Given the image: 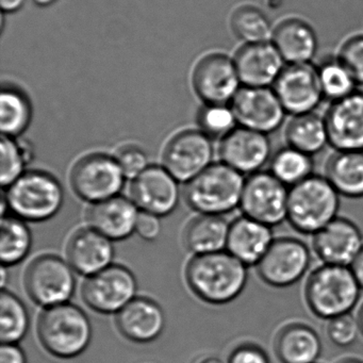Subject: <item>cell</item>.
<instances>
[{
  "label": "cell",
  "instance_id": "obj_1",
  "mask_svg": "<svg viewBox=\"0 0 363 363\" xmlns=\"http://www.w3.org/2000/svg\"><path fill=\"white\" fill-rule=\"evenodd\" d=\"M247 267L227 250L197 255L186 265V284L201 301L224 305L243 292L248 281Z\"/></svg>",
  "mask_w": 363,
  "mask_h": 363
},
{
  "label": "cell",
  "instance_id": "obj_2",
  "mask_svg": "<svg viewBox=\"0 0 363 363\" xmlns=\"http://www.w3.org/2000/svg\"><path fill=\"white\" fill-rule=\"evenodd\" d=\"M361 291L362 288L350 267L322 263L308 276L303 294L313 315L330 320L352 313Z\"/></svg>",
  "mask_w": 363,
  "mask_h": 363
},
{
  "label": "cell",
  "instance_id": "obj_3",
  "mask_svg": "<svg viewBox=\"0 0 363 363\" xmlns=\"http://www.w3.org/2000/svg\"><path fill=\"white\" fill-rule=\"evenodd\" d=\"M38 337L52 356L72 359L82 354L92 340V325L86 312L71 303L45 308L38 318Z\"/></svg>",
  "mask_w": 363,
  "mask_h": 363
},
{
  "label": "cell",
  "instance_id": "obj_4",
  "mask_svg": "<svg viewBox=\"0 0 363 363\" xmlns=\"http://www.w3.org/2000/svg\"><path fill=\"white\" fill-rule=\"evenodd\" d=\"M340 194L325 176H310L289 188L286 220L303 235H315L337 218Z\"/></svg>",
  "mask_w": 363,
  "mask_h": 363
},
{
  "label": "cell",
  "instance_id": "obj_5",
  "mask_svg": "<svg viewBox=\"0 0 363 363\" xmlns=\"http://www.w3.org/2000/svg\"><path fill=\"white\" fill-rule=\"evenodd\" d=\"M245 178L225 163H212L186 182L184 197L194 211L220 216L240 207Z\"/></svg>",
  "mask_w": 363,
  "mask_h": 363
},
{
  "label": "cell",
  "instance_id": "obj_6",
  "mask_svg": "<svg viewBox=\"0 0 363 363\" xmlns=\"http://www.w3.org/2000/svg\"><path fill=\"white\" fill-rule=\"evenodd\" d=\"M9 210L26 222L54 218L65 201V191L56 177L42 171L26 172L4 193Z\"/></svg>",
  "mask_w": 363,
  "mask_h": 363
},
{
  "label": "cell",
  "instance_id": "obj_7",
  "mask_svg": "<svg viewBox=\"0 0 363 363\" xmlns=\"http://www.w3.org/2000/svg\"><path fill=\"white\" fill-rule=\"evenodd\" d=\"M25 286L29 297L44 309L62 305L75 293V271L60 257L44 255L29 265Z\"/></svg>",
  "mask_w": 363,
  "mask_h": 363
},
{
  "label": "cell",
  "instance_id": "obj_8",
  "mask_svg": "<svg viewBox=\"0 0 363 363\" xmlns=\"http://www.w3.org/2000/svg\"><path fill=\"white\" fill-rule=\"evenodd\" d=\"M311 261V250L305 242L292 237L276 238L256 265L257 274L272 288H289L303 278Z\"/></svg>",
  "mask_w": 363,
  "mask_h": 363
},
{
  "label": "cell",
  "instance_id": "obj_9",
  "mask_svg": "<svg viewBox=\"0 0 363 363\" xmlns=\"http://www.w3.org/2000/svg\"><path fill=\"white\" fill-rule=\"evenodd\" d=\"M289 188L269 171L252 174L245 179L240 209L244 216L277 226L286 220Z\"/></svg>",
  "mask_w": 363,
  "mask_h": 363
},
{
  "label": "cell",
  "instance_id": "obj_10",
  "mask_svg": "<svg viewBox=\"0 0 363 363\" xmlns=\"http://www.w3.org/2000/svg\"><path fill=\"white\" fill-rule=\"evenodd\" d=\"M125 179L116 159L104 154L84 157L71 174L74 192L92 205L120 195Z\"/></svg>",
  "mask_w": 363,
  "mask_h": 363
},
{
  "label": "cell",
  "instance_id": "obj_11",
  "mask_svg": "<svg viewBox=\"0 0 363 363\" xmlns=\"http://www.w3.org/2000/svg\"><path fill=\"white\" fill-rule=\"evenodd\" d=\"M137 278L123 265L112 264L90 276L82 286L84 303L94 311L103 314H118L135 298Z\"/></svg>",
  "mask_w": 363,
  "mask_h": 363
},
{
  "label": "cell",
  "instance_id": "obj_12",
  "mask_svg": "<svg viewBox=\"0 0 363 363\" xmlns=\"http://www.w3.org/2000/svg\"><path fill=\"white\" fill-rule=\"evenodd\" d=\"M230 107L239 126L267 135L282 126L286 116L273 88L242 86Z\"/></svg>",
  "mask_w": 363,
  "mask_h": 363
},
{
  "label": "cell",
  "instance_id": "obj_13",
  "mask_svg": "<svg viewBox=\"0 0 363 363\" xmlns=\"http://www.w3.org/2000/svg\"><path fill=\"white\" fill-rule=\"evenodd\" d=\"M272 88L291 116L315 112L324 101L318 69L312 63L286 65Z\"/></svg>",
  "mask_w": 363,
  "mask_h": 363
},
{
  "label": "cell",
  "instance_id": "obj_14",
  "mask_svg": "<svg viewBox=\"0 0 363 363\" xmlns=\"http://www.w3.org/2000/svg\"><path fill=\"white\" fill-rule=\"evenodd\" d=\"M211 138L203 131L178 133L167 144L163 154L165 169L179 182H189L212 164Z\"/></svg>",
  "mask_w": 363,
  "mask_h": 363
},
{
  "label": "cell",
  "instance_id": "obj_15",
  "mask_svg": "<svg viewBox=\"0 0 363 363\" xmlns=\"http://www.w3.org/2000/svg\"><path fill=\"white\" fill-rule=\"evenodd\" d=\"M235 61L225 55H209L199 61L193 73L195 92L208 105H226L241 86Z\"/></svg>",
  "mask_w": 363,
  "mask_h": 363
},
{
  "label": "cell",
  "instance_id": "obj_16",
  "mask_svg": "<svg viewBox=\"0 0 363 363\" xmlns=\"http://www.w3.org/2000/svg\"><path fill=\"white\" fill-rule=\"evenodd\" d=\"M178 180L164 167H148L133 180L130 196L140 211L167 216L175 211L180 199Z\"/></svg>",
  "mask_w": 363,
  "mask_h": 363
},
{
  "label": "cell",
  "instance_id": "obj_17",
  "mask_svg": "<svg viewBox=\"0 0 363 363\" xmlns=\"http://www.w3.org/2000/svg\"><path fill=\"white\" fill-rule=\"evenodd\" d=\"M363 247V235L352 220L337 216L312 235V250L323 264L350 267Z\"/></svg>",
  "mask_w": 363,
  "mask_h": 363
},
{
  "label": "cell",
  "instance_id": "obj_18",
  "mask_svg": "<svg viewBox=\"0 0 363 363\" xmlns=\"http://www.w3.org/2000/svg\"><path fill=\"white\" fill-rule=\"evenodd\" d=\"M272 156L269 135L252 129L237 127L220 141V160L243 175L262 171Z\"/></svg>",
  "mask_w": 363,
  "mask_h": 363
},
{
  "label": "cell",
  "instance_id": "obj_19",
  "mask_svg": "<svg viewBox=\"0 0 363 363\" xmlns=\"http://www.w3.org/2000/svg\"><path fill=\"white\" fill-rule=\"evenodd\" d=\"M324 118L335 152H363V92L331 104Z\"/></svg>",
  "mask_w": 363,
  "mask_h": 363
},
{
  "label": "cell",
  "instance_id": "obj_20",
  "mask_svg": "<svg viewBox=\"0 0 363 363\" xmlns=\"http://www.w3.org/2000/svg\"><path fill=\"white\" fill-rule=\"evenodd\" d=\"M233 61L243 86L255 88H272L286 65L271 41L244 44Z\"/></svg>",
  "mask_w": 363,
  "mask_h": 363
},
{
  "label": "cell",
  "instance_id": "obj_21",
  "mask_svg": "<svg viewBox=\"0 0 363 363\" xmlns=\"http://www.w3.org/2000/svg\"><path fill=\"white\" fill-rule=\"evenodd\" d=\"M67 252V262L74 271L88 277L113 264V241L91 227L71 238Z\"/></svg>",
  "mask_w": 363,
  "mask_h": 363
},
{
  "label": "cell",
  "instance_id": "obj_22",
  "mask_svg": "<svg viewBox=\"0 0 363 363\" xmlns=\"http://www.w3.org/2000/svg\"><path fill=\"white\" fill-rule=\"evenodd\" d=\"M140 212L133 199L118 195L93 203L88 212L89 226L112 241H121L135 233Z\"/></svg>",
  "mask_w": 363,
  "mask_h": 363
},
{
  "label": "cell",
  "instance_id": "obj_23",
  "mask_svg": "<svg viewBox=\"0 0 363 363\" xmlns=\"http://www.w3.org/2000/svg\"><path fill=\"white\" fill-rule=\"evenodd\" d=\"M116 326L129 341L150 343L164 330V312L156 301L135 297L116 314Z\"/></svg>",
  "mask_w": 363,
  "mask_h": 363
},
{
  "label": "cell",
  "instance_id": "obj_24",
  "mask_svg": "<svg viewBox=\"0 0 363 363\" xmlns=\"http://www.w3.org/2000/svg\"><path fill=\"white\" fill-rule=\"evenodd\" d=\"M274 240L271 226L242 216L230 223L226 250L246 267H256Z\"/></svg>",
  "mask_w": 363,
  "mask_h": 363
},
{
  "label": "cell",
  "instance_id": "obj_25",
  "mask_svg": "<svg viewBox=\"0 0 363 363\" xmlns=\"http://www.w3.org/2000/svg\"><path fill=\"white\" fill-rule=\"evenodd\" d=\"M272 43L286 65L311 63L318 50V40L311 25L301 18H291L274 27Z\"/></svg>",
  "mask_w": 363,
  "mask_h": 363
},
{
  "label": "cell",
  "instance_id": "obj_26",
  "mask_svg": "<svg viewBox=\"0 0 363 363\" xmlns=\"http://www.w3.org/2000/svg\"><path fill=\"white\" fill-rule=\"evenodd\" d=\"M275 352L281 363H316L322 354V341L312 327L291 323L278 331Z\"/></svg>",
  "mask_w": 363,
  "mask_h": 363
},
{
  "label": "cell",
  "instance_id": "obj_27",
  "mask_svg": "<svg viewBox=\"0 0 363 363\" xmlns=\"http://www.w3.org/2000/svg\"><path fill=\"white\" fill-rule=\"evenodd\" d=\"M325 177L340 196L363 199V152H335L327 161Z\"/></svg>",
  "mask_w": 363,
  "mask_h": 363
},
{
  "label": "cell",
  "instance_id": "obj_28",
  "mask_svg": "<svg viewBox=\"0 0 363 363\" xmlns=\"http://www.w3.org/2000/svg\"><path fill=\"white\" fill-rule=\"evenodd\" d=\"M229 227L230 224L220 216L201 214L186 226L184 245L195 256L222 252L226 248Z\"/></svg>",
  "mask_w": 363,
  "mask_h": 363
},
{
  "label": "cell",
  "instance_id": "obj_29",
  "mask_svg": "<svg viewBox=\"0 0 363 363\" xmlns=\"http://www.w3.org/2000/svg\"><path fill=\"white\" fill-rule=\"evenodd\" d=\"M284 138L290 147L315 156L329 144L326 121L315 112L292 116L286 125Z\"/></svg>",
  "mask_w": 363,
  "mask_h": 363
},
{
  "label": "cell",
  "instance_id": "obj_30",
  "mask_svg": "<svg viewBox=\"0 0 363 363\" xmlns=\"http://www.w3.org/2000/svg\"><path fill=\"white\" fill-rule=\"evenodd\" d=\"M26 220L16 216L1 218L0 226V260L4 267L22 262L33 246V235Z\"/></svg>",
  "mask_w": 363,
  "mask_h": 363
},
{
  "label": "cell",
  "instance_id": "obj_31",
  "mask_svg": "<svg viewBox=\"0 0 363 363\" xmlns=\"http://www.w3.org/2000/svg\"><path fill=\"white\" fill-rule=\"evenodd\" d=\"M313 158L301 150L286 145L272 156L269 171L291 188L313 175Z\"/></svg>",
  "mask_w": 363,
  "mask_h": 363
},
{
  "label": "cell",
  "instance_id": "obj_32",
  "mask_svg": "<svg viewBox=\"0 0 363 363\" xmlns=\"http://www.w3.org/2000/svg\"><path fill=\"white\" fill-rule=\"evenodd\" d=\"M31 105L24 93L8 86L0 95V129L3 135L14 138L22 135L30 124Z\"/></svg>",
  "mask_w": 363,
  "mask_h": 363
},
{
  "label": "cell",
  "instance_id": "obj_33",
  "mask_svg": "<svg viewBox=\"0 0 363 363\" xmlns=\"http://www.w3.org/2000/svg\"><path fill=\"white\" fill-rule=\"evenodd\" d=\"M30 326L28 310L12 292L0 294V340L3 344H18L26 337Z\"/></svg>",
  "mask_w": 363,
  "mask_h": 363
},
{
  "label": "cell",
  "instance_id": "obj_34",
  "mask_svg": "<svg viewBox=\"0 0 363 363\" xmlns=\"http://www.w3.org/2000/svg\"><path fill=\"white\" fill-rule=\"evenodd\" d=\"M233 33L245 44L269 42L274 27L269 16L255 6L238 8L230 20Z\"/></svg>",
  "mask_w": 363,
  "mask_h": 363
},
{
  "label": "cell",
  "instance_id": "obj_35",
  "mask_svg": "<svg viewBox=\"0 0 363 363\" xmlns=\"http://www.w3.org/2000/svg\"><path fill=\"white\" fill-rule=\"evenodd\" d=\"M316 69L325 101L335 103L356 92L358 84L337 57L323 61Z\"/></svg>",
  "mask_w": 363,
  "mask_h": 363
},
{
  "label": "cell",
  "instance_id": "obj_36",
  "mask_svg": "<svg viewBox=\"0 0 363 363\" xmlns=\"http://www.w3.org/2000/svg\"><path fill=\"white\" fill-rule=\"evenodd\" d=\"M1 165L0 182L4 189L9 188L26 173V167L33 158V152L26 142H18L14 138L1 137Z\"/></svg>",
  "mask_w": 363,
  "mask_h": 363
},
{
  "label": "cell",
  "instance_id": "obj_37",
  "mask_svg": "<svg viewBox=\"0 0 363 363\" xmlns=\"http://www.w3.org/2000/svg\"><path fill=\"white\" fill-rule=\"evenodd\" d=\"M201 131L209 138H223L237 128V118L231 107L226 105H208L199 113Z\"/></svg>",
  "mask_w": 363,
  "mask_h": 363
},
{
  "label": "cell",
  "instance_id": "obj_38",
  "mask_svg": "<svg viewBox=\"0 0 363 363\" xmlns=\"http://www.w3.org/2000/svg\"><path fill=\"white\" fill-rule=\"evenodd\" d=\"M360 333L358 318L352 313L333 318L327 325V335L337 347H350L356 343Z\"/></svg>",
  "mask_w": 363,
  "mask_h": 363
},
{
  "label": "cell",
  "instance_id": "obj_39",
  "mask_svg": "<svg viewBox=\"0 0 363 363\" xmlns=\"http://www.w3.org/2000/svg\"><path fill=\"white\" fill-rule=\"evenodd\" d=\"M337 59L347 67L358 86H363V35L344 42Z\"/></svg>",
  "mask_w": 363,
  "mask_h": 363
},
{
  "label": "cell",
  "instance_id": "obj_40",
  "mask_svg": "<svg viewBox=\"0 0 363 363\" xmlns=\"http://www.w3.org/2000/svg\"><path fill=\"white\" fill-rule=\"evenodd\" d=\"M126 179L139 177L150 165L147 155L137 146H125L116 157Z\"/></svg>",
  "mask_w": 363,
  "mask_h": 363
},
{
  "label": "cell",
  "instance_id": "obj_41",
  "mask_svg": "<svg viewBox=\"0 0 363 363\" xmlns=\"http://www.w3.org/2000/svg\"><path fill=\"white\" fill-rule=\"evenodd\" d=\"M228 363H271L265 350L255 344H243L235 348Z\"/></svg>",
  "mask_w": 363,
  "mask_h": 363
},
{
  "label": "cell",
  "instance_id": "obj_42",
  "mask_svg": "<svg viewBox=\"0 0 363 363\" xmlns=\"http://www.w3.org/2000/svg\"><path fill=\"white\" fill-rule=\"evenodd\" d=\"M135 233L142 238V239L152 241L156 240L161 233L160 218L154 214L146 213V212H140L139 218H138Z\"/></svg>",
  "mask_w": 363,
  "mask_h": 363
},
{
  "label": "cell",
  "instance_id": "obj_43",
  "mask_svg": "<svg viewBox=\"0 0 363 363\" xmlns=\"http://www.w3.org/2000/svg\"><path fill=\"white\" fill-rule=\"evenodd\" d=\"M0 363H27L26 354L18 344H3L0 348Z\"/></svg>",
  "mask_w": 363,
  "mask_h": 363
},
{
  "label": "cell",
  "instance_id": "obj_44",
  "mask_svg": "<svg viewBox=\"0 0 363 363\" xmlns=\"http://www.w3.org/2000/svg\"><path fill=\"white\" fill-rule=\"evenodd\" d=\"M350 269H352V273L356 276L357 280H358L359 284L363 290V247L357 256L356 260L350 265Z\"/></svg>",
  "mask_w": 363,
  "mask_h": 363
},
{
  "label": "cell",
  "instance_id": "obj_45",
  "mask_svg": "<svg viewBox=\"0 0 363 363\" xmlns=\"http://www.w3.org/2000/svg\"><path fill=\"white\" fill-rule=\"evenodd\" d=\"M26 0H0V5L4 12L12 13L18 11L24 6Z\"/></svg>",
  "mask_w": 363,
  "mask_h": 363
},
{
  "label": "cell",
  "instance_id": "obj_46",
  "mask_svg": "<svg viewBox=\"0 0 363 363\" xmlns=\"http://www.w3.org/2000/svg\"><path fill=\"white\" fill-rule=\"evenodd\" d=\"M197 363H226L223 361L222 359L218 357H206V358H201V360L197 361Z\"/></svg>",
  "mask_w": 363,
  "mask_h": 363
},
{
  "label": "cell",
  "instance_id": "obj_47",
  "mask_svg": "<svg viewBox=\"0 0 363 363\" xmlns=\"http://www.w3.org/2000/svg\"><path fill=\"white\" fill-rule=\"evenodd\" d=\"M33 1L39 7H48V6L54 5L57 0H33Z\"/></svg>",
  "mask_w": 363,
  "mask_h": 363
},
{
  "label": "cell",
  "instance_id": "obj_48",
  "mask_svg": "<svg viewBox=\"0 0 363 363\" xmlns=\"http://www.w3.org/2000/svg\"><path fill=\"white\" fill-rule=\"evenodd\" d=\"M357 318H358L359 326H360L361 335H363V303L362 306H361L360 309H359L358 316H357Z\"/></svg>",
  "mask_w": 363,
  "mask_h": 363
},
{
  "label": "cell",
  "instance_id": "obj_49",
  "mask_svg": "<svg viewBox=\"0 0 363 363\" xmlns=\"http://www.w3.org/2000/svg\"><path fill=\"white\" fill-rule=\"evenodd\" d=\"M342 363H363L362 361L357 360V359H348V360L343 361Z\"/></svg>",
  "mask_w": 363,
  "mask_h": 363
}]
</instances>
